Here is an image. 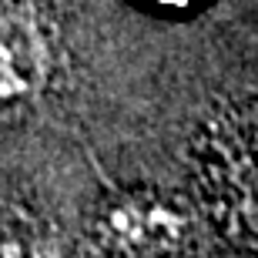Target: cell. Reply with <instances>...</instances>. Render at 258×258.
Returning a JSON list of instances; mask_svg holds the SVG:
<instances>
[{
    "mask_svg": "<svg viewBox=\"0 0 258 258\" xmlns=\"http://www.w3.org/2000/svg\"><path fill=\"white\" fill-rule=\"evenodd\" d=\"M50 77L47 37L27 10H0V121L27 114Z\"/></svg>",
    "mask_w": 258,
    "mask_h": 258,
    "instance_id": "1",
    "label": "cell"
},
{
    "mask_svg": "<svg viewBox=\"0 0 258 258\" xmlns=\"http://www.w3.org/2000/svg\"><path fill=\"white\" fill-rule=\"evenodd\" d=\"M228 174H231L228 181H231V198L238 205V215L258 235V114L245 124V131L235 141Z\"/></svg>",
    "mask_w": 258,
    "mask_h": 258,
    "instance_id": "2",
    "label": "cell"
},
{
    "mask_svg": "<svg viewBox=\"0 0 258 258\" xmlns=\"http://www.w3.org/2000/svg\"><path fill=\"white\" fill-rule=\"evenodd\" d=\"M148 4H154V7H174V10H181V7H191L195 0H148Z\"/></svg>",
    "mask_w": 258,
    "mask_h": 258,
    "instance_id": "3",
    "label": "cell"
}]
</instances>
